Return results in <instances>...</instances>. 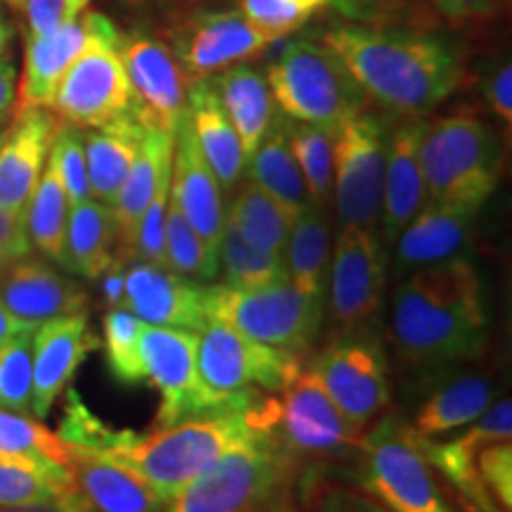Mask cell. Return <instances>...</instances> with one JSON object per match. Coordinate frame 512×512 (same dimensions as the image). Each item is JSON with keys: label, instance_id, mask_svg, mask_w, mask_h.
I'll return each instance as SVG.
<instances>
[{"label": "cell", "instance_id": "obj_1", "mask_svg": "<svg viewBox=\"0 0 512 512\" xmlns=\"http://www.w3.org/2000/svg\"><path fill=\"white\" fill-rule=\"evenodd\" d=\"M489 311L479 268L465 256L401 278L389 306V339L403 363L444 368L482 356Z\"/></svg>", "mask_w": 512, "mask_h": 512}, {"label": "cell", "instance_id": "obj_2", "mask_svg": "<svg viewBox=\"0 0 512 512\" xmlns=\"http://www.w3.org/2000/svg\"><path fill=\"white\" fill-rule=\"evenodd\" d=\"M328 46L354 81L384 110L418 119L451 98L460 83V60L444 38L413 31L335 27Z\"/></svg>", "mask_w": 512, "mask_h": 512}, {"label": "cell", "instance_id": "obj_3", "mask_svg": "<svg viewBox=\"0 0 512 512\" xmlns=\"http://www.w3.org/2000/svg\"><path fill=\"white\" fill-rule=\"evenodd\" d=\"M247 411L200 415L169 427H155L147 434L114 430L100 420L91 437L76 448L100 453L128 467L169 503L216 460L261 437L249 427Z\"/></svg>", "mask_w": 512, "mask_h": 512}, {"label": "cell", "instance_id": "obj_4", "mask_svg": "<svg viewBox=\"0 0 512 512\" xmlns=\"http://www.w3.org/2000/svg\"><path fill=\"white\" fill-rule=\"evenodd\" d=\"M420 169L427 202L479 211L501 181V147L482 119L453 114L422 128Z\"/></svg>", "mask_w": 512, "mask_h": 512}, {"label": "cell", "instance_id": "obj_5", "mask_svg": "<svg viewBox=\"0 0 512 512\" xmlns=\"http://www.w3.org/2000/svg\"><path fill=\"white\" fill-rule=\"evenodd\" d=\"M247 422L290 458L351 456L368 432L339 411L311 368H304L283 392L259 396L249 406Z\"/></svg>", "mask_w": 512, "mask_h": 512}, {"label": "cell", "instance_id": "obj_6", "mask_svg": "<svg viewBox=\"0 0 512 512\" xmlns=\"http://www.w3.org/2000/svg\"><path fill=\"white\" fill-rule=\"evenodd\" d=\"M264 76L280 114L299 124L337 133L366 110V93L323 43H287Z\"/></svg>", "mask_w": 512, "mask_h": 512}, {"label": "cell", "instance_id": "obj_7", "mask_svg": "<svg viewBox=\"0 0 512 512\" xmlns=\"http://www.w3.org/2000/svg\"><path fill=\"white\" fill-rule=\"evenodd\" d=\"M294 458L256 437L216 460L166 503V512H275Z\"/></svg>", "mask_w": 512, "mask_h": 512}, {"label": "cell", "instance_id": "obj_8", "mask_svg": "<svg viewBox=\"0 0 512 512\" xmlns=\"http://www.w3.org/2000/svg\"><path fill=\"white\" fill-rule=\"evenodd\" d=\"M207 316L242 335L302 354L323 328L325 304L304 297L290 280L261 287L207 285Z\"/></svg>", "mask_w": 512, "mask_h": 512}, {"label": "cell", "instance_id": "obj_9", "mask_svg": "<svg viewBox=\"0 0 512 512\" xmlns=\"http://www.w3.org/2000/svg\"><path fill=\"white\" fill-rule=\"evenodd\" d=\"M358 482L387 512H456L408 425L382 420L358 448Z\"/></svg>", "mask_w": 512, "mask_h": 512}, {"label": "cell", "instance_id": "obj_10", "mask_svg": "<svg viewBox=\"0 0 512 512\" xmlns=\"http://www.w3.org/2000/svg\"><path fill=\"white\" fill-rule=\"evenodd\" d=\"M140 361L145 382H150L162 399L155 418L157 427L211 413L247 411L261 396V392H249L238 399H219L211 394L197 370V332L145 325Z\"/></svg>", "mask_w": 512, "mask_h": 512}, {"label": "cell", "instance_id": "obj_11", "mask_svg": "<svg viewBox=\"0 0 512 512\" xmlns=\"http://www.w3.org/2000/svg\"><path fill=\"white\" fill-rule=\"evenodd\" d=\"M197 370L211 394L238 399L249 392H283L304 366L294 351L268 347L209 318L197 332Z\"/></svg>", "mask_w": 512, "mask_h": 512}, {"label": "cell", "instance_id": "obj_12", "mask_svg": "<svg viewBox=\"0 0 512 512\" xmlns=\"http://www.w3.org/2000/svg\"><path fill=\"white\" fill-rule=\"evenodd\" d=\"M387 126L363 110L335 133L332 202L339 226L380 228Z\"/></svg>", "mask_w": 512, "mask_h": 512}, {"label": "cell", "instance_id": "obj_13", "mask_svg": "<svg viewBox=\"0 0 512 512\" xmlns=\"http://www.w3.org/2000/svg\"><path fill=\"white\" fill-rule=\"evenodd\" d=\"M387 287V249L380 230L339 226L328 268L330 318L342 332L361 330L380 311Z\"/></svg>", "mask_w": 512, "mask_h": 512}, {"label": "cell", "instance_id": "obj_14", "mask_svg": "<svg viewBox=\"0 0 512 512\" xmlns=\"http://www.w3.org/2000/svg\"><path fill=\"white\" fill-rule=\"evenodd\" d=\"M320 384L335 406L361 430L387 411L389 375L387 354L370 335L351 330L311 363Z\"/></svg>", "mask_w": 512, "mask_h": 512}, {"label": "cell", "instance_id": "obj_15", "mask_svg": "<svg viewBox=\"0 0 512 512\" xmlns=\"http://www.w3.org/2000/svg\"><path fill=\"white\" fill-rule=\"evenodd\" d=\"M50 112L76 128H100L131 114V86L119 57V41L88 48L69 67Z\"/></svg>", "mask_w": 512, "mask_h": 512}, {"label": "cell", "instance_id": "obj_16", "mask_svg": "<svg viewBox=\"0 0 512 512\" xmlns=\"http://www.w3.org/2000/svg\"><path fill=\"white\" fill-rule=\"evenodd\" d=\"M119 57L131 86V114L145 128L174 133L188 105V76L166 43L145 31L119 38Z\"/></svg>", "mask_w": 512, "mask_h": 512}, {"label": "cell", "instance_id": "obj_17", "mask_svg": "<svg viewBox=\"0 0 512 512\" xmlns=\"http://www.w3.org/2000/svg\"><path fill=\"white\" fill-rule=\"evenodd\" d=\"M271 43L242 10H204L171 31L169 48L192 81L211 79L223 69L264 53Z\"/></svg>", "mask_w": 512, "mask_h": 512}, {"label": "cell", "instance_id": "obj_18", "mask_svg": "<svg viewBox=\"0 0 512 512\" xmlns=\"http://www.w3.org/2000/svg\"><path fill=\"white\" fill-rule=\"evenodd\" d=\"M121 34L100 12H83L81 17L62 24L43 36H29L24 53V74L19 83V102L22 107H46L55 98L57 86L69 67L98 43H114Z\"/></svg>", "mask_w": 512, "mask_h": 512}, {"label": "cell", "instance_id": "obj_19", "mask_svg": "<svg viewBox=\"0 0 512 512\" xmlns=\"http://www.w3.org/2000/svg\"><path fill=\"white\" fill-rule=\"evenodd\" d=\"M415 434V432H413ZM512 437V403L498 399L491 403L475 422L465 427L463 434L451 441L422 439L415 434L422 456L434 470L448 479V484L463 496V501L475 512H503L479 477L477 456L484 446Z\"/></svg>", "mask_w": 512, "mask_h": 512}, {"label": "cell", "instance_id": "obj_20", "mask_svg": "<svg viewBox=\"0 0 512 512\" xmlns=\"http://www.w3.org/2000/svg\"><path fill=\"white\" fill-rule=\"evenodd\" d=\"M147 325L200 332L207 325V285L166 266L133 261L126 268L124 306Z\"/></svg>", "mask_w": 512, "mask_h": 512}, {"label": "cell", "instance_id": "obj_21", "mask_svg": "<svg viewBox=\"0 0 512 512\" xmlns=\"http://www.w3.org/2000/svg\"><path fill=\"white\" fill-rule=\"evenodd\" d=\"M100 349V337L88 325L86 313L46 320L34 330V394L31 413L43 420L64 389H69L76 370L88 356Z\"/></svg>", "mask_w": 512, "mask_h": 512}, {"label": "cell", "instance_id": "obj_22", "mask_svg": "<svg viewBox=\"0 0 512 512\" xmlns=\"http://www.w3.org/2000/svg\"><path fill=\"white\" fill-rule=\"evenodd\" d=\"M171 195L183 211L185 221L200 238L207 242L211 252L219 254L223 226H226V202L223 188L216 181L214 171L197 147L183 112L174 133V162H171Z\"/></svg>", "mask_w": 512, "mask_h": 512}, {"label": "cell", "instance_id": "obj_23", "mask_svg": "<svg viewBox=\"0 0 512 512\" xmlns=\"http://www.w3.org/2000/svg\"><path fill=\"white\" fill-rule=\"evenodd\" d=\"M60 119L46 107H22L0 145V207L27 211L46 169Z\"/></svg>", "mask_w": 512, "mask_h": 512}, {"label": "cell", "instance_id": "obj_24", "mask_svg": "<svg viewBox=\"0 0 512 512\" xmlns=\"http://www.w3.org/2000/svg\"><path fill=\"white\" fill-rule=\"evenodd\" d=\"M0 302L17 318L41 325L60 316L86 313L88 292L69 275L57 271L48 259L27 254L12 261L5 273Z\"/></svg>", "mask_w": 512, "mask_h": 512}, {"label": "cell", "instance_id": "obj_25", "mask_svg": "<svg viewBox=\"0 0 512 512\" xmlns=\"http://www.w3.org/2000/svg\"><path fill=\"white\" fill-rule=\"evenodd\" d=\"M67 470L86 512H166L164 498L112 458L67 446Z\"/></svg>", "mask_w": 512, "mask_h": 512}, {"label": "cell", "instance_id": "obj_26", "mask_svg": "<svg viewBox=\"0 0 512 512\" xmlns=\"http://www.w3.org/2000/svg\"><path fill=\"white\" fill-rule=\"evenodd\" d=\"M422 128H425V121H406L387 140L380 235L389 245L399 238L401 230L413 221V216L427 202V190L420 169Z\"/></svg>", "mask_w": 512, "mask_h": 512}, {"label": "cell", "instance_id": "obj_27", "mask_svg": "<svg viewBox=\"0 0 512 512\" xmlns=\"http://www.w3.org/2000/svg\"><path fill=\"white\" fill-rule=\"evenodd\" d=\"M477 211L451 207V204L425 202L413 221L401 230L396 245L394 271L399 278L418 268L460 256L470 245Z\"/></svg>", "mask_w": 512, "mask_h": 512}, {"label": "cell", "instance_id": "obj_28", "mask_svg": "<svg viewBox=\"0 0 512 512\" xmlns=\"http://www.w3.org/2000/svg\"><path fill=\"white\" fill-rule=\"evenodd\" d=\"M188 121L197 147L214 171L223 190H233L245 176V152L230 124L223 102L211 79L188 81Z\"/></svg>", "mask_w": 512, "mask_h": 512}, {"label": "cell", "instance_id": "obj_29", "mask_svg": "<svg viewBox=\"0 0 512 512\" xmlns=\"http://www.w3.org/2000/svg\"><path fill=\"white\" fill-rule=\"evenodd\" d=\"M174 133L159 131V128H145L138 155L133 159L124 185L119 188L117 200L112 204L114 221H117L119 230V249H124L128 254H133L140 216H143L147 204L152 202L159 185L171 178Z\"/></svg>", "mask_w": 512, "mask_h": 512}, {"label": "cell", "instance_id": "obj_30", "mask_svg": "<svg viewBox=\"0 0 512 512\" xmlns=\"http://www.w3.org/2000/svg\"><path fill=\"white\" fill-rule=\"evenodd\" d=\"M245 176L249 183L264 190L273 202H278L280 209L290 216V221L313 207L302 169L294 159L290 145V119L285 114L275 112L273 124L268 126L264 140L256 147L254 155L247 159Z\"/></svg>", "mask_w": 512, "mask_h": 512}, {"label": "cell", "instance_id": "obj_31", "mask_svg": "<svg viewBox=\"0 0 512 512\" xmlns=\"http://www.w3.org/2000/svg\"><path fill=\"white\" fill-rule=\"evenodd\" d=\"M143 133L145 126L133 114H126V117L100 128H88L83 133V152H86L93 200L112 207L119 188L131 171L133 159L138 155Z\"/></svg>", "mask_w": 512, "mask_h": 512}, {"label": "cell", "instance_id": "obj_32", "mask_svg": "<svg viewBox=\"0 0 512 512\" xmlns=\"http://www.w3.org/2000/svg\"><path fill=\"white\" fill-rule=\"evenodd\" d=\"M119 252V230L114 211L98 200H86L69 209L64 233L62 266L86 280H98Z\"/></svg>", "mask_w": 512, "mask_h": 512}, {"label": "cell", "instance_id": "obj_33", "mask_svg": "<svg viewBox=\"0 0 512 512\" xmlns=\"http://www.w3.org/2000/svg\"><path fill=\"white\" fill-rule=\"evenodd\" d=\"M214 86L219 91L230 124L238 133L247 162L264 140L275 117V102L266 76L247 64H235L216 76Z\"/></svg>", "mask_w": 512, "mask_h": 512}, {"label": "cell", "instance_id": "obj_34", "mask_svg": "<svg viewBox=\"0 0 512 512\" xmlns=\"http://www.w3.org/2000/svg\"><path fill=\"white\" fill-rule=\"evenodd\" d=\"M496 396L498 387L491 377H453L422 403L411 430L422 439H434L453 430H463L496 401Z\"/></svg>", "mask_w": 512, "mask_h": 512}, {"label": "cell", "instance_id": "obj_35", "mask_svg": "<svg viewBox=\"0 0 512 512\" xmlns=\"http://www.w3.org/2000/svg\"><path fill=\"white\" fill-rule=\"evenodd\" d=\"M332 254L330 221L323 209L309 207L292 221L285 245L287 280L304 297L325 304Z\"/></svg>", "mask_w": 512, "mask_h": 512}, {"label": "cell", "instance_id": "obj_36", "mask_svg": "<svg viewBox=\"0 0 512 512\" xmlns=\"http://www.w3.org/2000/svg\"><path fill=\"white\" fill-rule=\"evenodd\" d=\"M69 219V200L62 188L60 176H57L55 164L46 162L41 178H38L34 195L27 204V233L31 247L43 259L62 266L64 254V233H67Z\"/></svg>", "mask_w": 512, "mask_h": 512}, {"label": "cell", "instance_id": "obj_37", "mask_svg": "<svg viewBox=\"0 0 512 512\" xmlns=\"http://www.w3.org/2000/svg\"><path fill=\"white\" fill-rule=\"evenodd\" d=\"M226 219L240 230L252 245L275 256H285L290 216L254 183H242L226 207Z\"/></svg>", "mask_w": 512, "mask_h": 512}, {"label": "cell", "instance_id": "obj_38", "mask_svg": "<svg viewBox=\"0 0 512 512\" xmlns=\"http://www.w3.org/2000/svg\"><path fill=\"white\" fill-rule=\"evenodd\" d=\"M69 491L72 477L64 465L0 453V508L50 501Z\"/></svg>", "mask_w": 512, "mask_h": 512}, {"label": "cell", "instance_id": "obj_39", "mask_svg": "<svg viewBox=\"0 0 512 512\" xmlns=\"http://www.w3.org/2000/svg\"><path fill=\"white\" fill-rule=\"evenodd\" d=\"M219 268L230 287H261L287 280L285 256L264 252L226 219L219 242Z\"/></svg>", "mask_w": 512, "mask_h": 512}, {"label": "cell", "instance_id": "obj_40", "mask_svg": "<svg viewBox=\"0 0 512 512\" xmlns=\"http://www.w3.org/2000/svg\"><path fill=\"white\" fill-rule=\"evenodd\" d=\"M290 145L302 169L309 200L316 209L332 202V174H335V133L320 126L299 124L290 119Z\"/></svg>", "mask_w": 512, "mask_h": 512}, {"label": "cell", "instance_id": "obj_41", "mask_svg": "<svg viewBox=\"0 0 512 512\" xmlns=\"http://www.w3.org/2000/svg\"><path fill=\"white\" fill-rule=\"evenodd\" d=\"M166 268L188 275L197 283H209L219 278V254L211 252L200 235L185 221L169 190V211H166Z\"/></svg>", "mask_w": 512, "mask_h": 512}, {"label": "cell", "instance_id": "obj_42", "mask_svg": "<svg viewBox=\"0 0 512 512\" xmlns=\"http://www.w3.org/2000/svg\"><path fill=\"white\" fill-rule=\"evenodd\" d=\"M143 320L126 309H110L102 318V347L112 377L126 387L145 382L140 361V337L145 330Z\"/></svg>", "mask_w": 512, "mask_h": 512}, {"label": "cell", "instance_id": "obj_43", "mask_svg": "<svg viewBox=\"0 0 512 512\" xmlns=\"http://www.w3.org/2000/svg\"><path fill=\"white\" fill-rule=\"evenodd\" d=\"M0 453L43 463H60L67 467V446L55 432L29 415L0 408Z\"/></svg>", "mask_w": 512, "mask_h": 512}, {"label": "cell", "instance_id": "obj_44", "mask_svg": "<svg viewBox=\"0 0 512 512\" xmlns=\"http://www.w3.org/2000/svg\"><path fill=\"white\" fill-rule=\"evenodd\" d=\"M34 332H24L0 344V408L12 413H31L34 394Z\"/></svg>", "mask_w": 512, "mask_h": 512}, {"label": "cell", "instance_id": "obj_45", "mask_svg": "<svg viewBox=\"0 0 512 512\" xmlns=\"http://www.w3.org/2000/svg\"><path fill=\"white\" fill-rule=\"evenodd\" d=\"M50 162L55 164V171L57 176H60L62 188L67 192L69 209L86 200H93L91 183H88L86 152H83L81 128L62 124L60 121L53 147H50Z\"/></svg>", "mask_w": 512, "mask_h": 512}, {"label": "cell", "instance_id": "obj_46", "mask_svg": "<svg viewBox=\"0 0 512 512\" xmlns=\"http://www.w3.org/2000/svg\"><path fill=\"white\" fill-rule=\"evenodd\" d=\"M330 0H242V12L256 29L275 41L283 38L313 17Z\"/></svg>", "mask_w": 512, "mask_h": 512}, {"label": "cell", "instance_id": "obj_47", "mask_svg": "<svg viewBox=\"0 0 512 512\" xmlns=\"http://www.w3.org/2000/svg\"><path fill=\"white\" fill-rule=\"evenodd\" d=\"M479 477L489 491L491 498L501 505V510L512 508V444L510 441H496L484 446L477 456Z\"/></svg>", "mask_w": 512, "mask_h": 512}, {"label": "cell", "instance_id": "obj_48", "mask_svg": "<svg viewBox=\"0 0 512 512\" xmlns=\"http://www.w3.org/2000/svg\"><path fill=\"white\" fill-rule=\"evenodd\" d=\"M91 0H22L29 19V36H43L72 22L88 10Z\"/></svg>", "mask_w": 512, "mask_h": 512}, {"label": "cell", "instance_id": "obj_49", "mask_svg": "<svg viewBox=\"0 0 512 512\" xmlns=\"http://www.w3.org/2000/svg\"><path fill=\"white\" fill-rule=\"evenodd\" d=\"M0 254H10L15 259L31 254L27 211L0 207Z\"/></svg>", "mask_w": 512, "mask_h": 512}, {"label": "cell", "instance_id": "obj_50", "mask_svg": "<svg viewBox=\"0 0 512 512\" xmlns=\"http://www.w3.org/2000/svg\"><path fill=\"white\" fill-rule=\"evenodd\" d=\"M486 98H489L491 110L496 112V117L505 121V126L510 128L512 124V67L510 62L501 64L496 69V74L491 76L489 88H486Z\"/></svg>", "mask_w": 512, "mask_h": 512}, {"label": "cell", "instance_id": "obj_51", "mask_svg": "<svg viewBox=\"0 0 512 512\" xmlns=\"http://www.w3.org/2000/svg\"><path fill=\"white\" fill-rule=\"evenodd\" d=\"M0 512H86L79 503L74 491L69 494L50 498V501H38L27 505H12V508H0Z\"/></svg>", "mask_w": 512, "mask_h": 512}, {"label": "cell", "instance_id": "obj_52", "mask_svg": "<svg viewBox=\"0 0 512 512\" xmlns=\"http://www.w3.org/2000/svg\"><path fill=\"white\" fill-rule=\"evenodd\" d=\"M491 5H494V0H437V8L451 19L486 15Z\"/></svg>", "mask_w": 512, "mask_h": 512}, {"label": "cell", "instance_id": "obj_53", "mask_svg": "<svg viewBox=\"0 0 512 512\" xmlns=\"http://www.w3.org/2000/svg\"><path fill=\"white\" fill-rule=\"evenodd\" d=\"M17 100V72L10 60H0V121L8 117Z\"/></svg>", "mask_w": 512, "mask_h": 512}, {"label": "cell", "instance_id": "obj_54", "mask_svg": "<svg viewBox=\"0 0 512 512\" xmlns=\"http://www.w3.org/2000/svg\"><path fill=\"white\" fill-rule=\"evenodd\" d=\"M38 325H31L27 320L17 318L15 313H10L5 309L3 302H0V344L8 342V339L17 337V335H24V332H34Z\"/></svg>", "mask_w": 512, "mask_h": 512}, {"label": "cell", "instance_id": "obj_55", "mask_svg": "<svg viewBox=\"0 0 512 512\" xmlns=\"http://www.w3.org/2000/svg\"><path fill=\"white\" fill-rule=\"evenodd\" d=\"M325 512H384L380 505L363 501V498L356 496H337L328 501V508Z\"/></svg>", "mask_w": 512, "mask_h": 512}, {"label": "cell", "instance_id": "obj_56", "mask_svg": "<svg viewBox=\"0 0 512 512\" xmlns=\"http://www.w3.org/2000/svg\"><path fill=\"white\" fill-rule=\"evenodd\" d=\"M12 261H17L15 256H10V254H0V285H3L5 273H8V268L12 266Z\"/></svg>", "mask_w": 512, "mask_h": 512}, {"label": "cell", "instance_id": "obj_57", "mask_svg": "<svg viewBox=\"0 0 512 512\" xmlns=\"http://www.w3.org/2000/svg\"><path fill=\"white\" fill-rule=\"evenodd\" d=\"M8 43H10V29L5 27L3 22H0V55L5 53V48H8Z\"/></svg>", "mask_w": 512, "mask_h": 512}, {"label": "cell", "instance_id": "obj_58", "mask_svg": "<svg viewBox=\"0 0 512 512\" xmlns=\"http://www.w3.org/2000/svg\"><path fill=\"white\" fill-rule=\"evenodd\" d=\"M5 3H10V5H15V8H22V0H5Z\"/></svg>", "mask_w": 512, "mask_h": 512}, {"label": "cell", "instance_id": "obj_59", "mask_svg": "<svg viewBox=\"0 0 512 512\" xmlns=\"http://www.w3.org/2000/svg\"><path fill=\"white\" fill-rule=\"evenodd\" d=\"M131 3H143V0H131Z\"/></svg>", "mask_w": 512, "mask_h": 512}, {"label": "cell", "instance_id": "obj_60", "mask_svg": "<svg viewBox=\"0 0 512 512\" xmlns=\"http://www.w3.org/2000/svg\"><path fill=\"white\" fill-rule=\"evenodd\" d=\"M0 145H3V136H0Z\"/></svg>", "mask_w": 512, "mask_h": 512}]
</instances>
